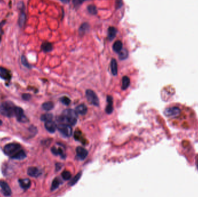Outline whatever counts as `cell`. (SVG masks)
I'll list each match as a JSON object with an SVG mask.
<instances>
[{"mask_svg":"<svg viewBox=\"0 0 198 197\" xmlns=\"http://www.w3.org/2000/svg\"><path fill=\"white\" fill-rule=\"evenodd\" d=\"M88 10L92 15H96L97 13V10L96 7L94 5H89L88 7Z\"/></svg>","mask_w":198,"mask_h":197,"instance_id":"cell-29","label":"cell"},{"mask_svg":"<svg viewBox=\"0 0 198 197\" xmlns=\"http://www.w3.org/2000/svg\"><path fill=\"white\" fill-rule=\"evenodd\" d=\"M51 151H52V153L53 155H60L63 158H65L66 157L65 152L60 147L56 148L55 147H53L51 149Z\"/></svg>","mask_w":198,"mask_h":197,"instance_id":"cell-15","label":"cell"},{"mask_svg":"<svg viewBox=\"0 0 198 197\" xmlns=\"http://www.w3.org/2000/svg\"><path fill=\"white\" fill-rule=\"evenodd\" d=\"M2 124V122L0 120V125H1Z\"/></svg>","mask_w":198,"mask_h":197,"instance_id":"cell-39","label":"cell"},{"mask_svg":"<svg viewBox=\"0 0 198 197\" xmlns=\"http://www.w3.org/2000/svg\"><path fill=\"white\" fill-rule=\"evenodd\" d=\"M42 108L43 110H45L46 111H49L52 110V109L54 108V104L51 101L46 102L42 104Z\"/></svg>","mask_w":198,"mask_h":197,"instance_id":"cell-22","label":"cell"},{"mask_svg":"<svg viewBox=\"0 0 198 197\" xmlns=\"http://www.w3.org/2000/svg\"><path fill=\"white\" fill-rule=\"evenodd\" d=\"M74 138L77 141H79L81 142H83L85 140L83 139V136L82 135V133L81 131L77 130V131H75V134H74Z\"/></svg>","mask_w":198,"mask_h":197,"instance_id":"cell-25","label":"cell"},{"mask_svg":"<svg viewBox=\"0 0 198 197\" xmlns=\"http://www.w3.org/2000/svg\"><path fill=\"white\" fill-rule=\"evenodd\" d=\"M62 165L61 164H60V163H58V164H56V171H59L60 169V168H62Z\"/></svg>","mask_w":198,"mask_h":197,"instance_id":"cell-36","label":"cell"},{"mask_svg":"<svg viewBox=\"0 0 198 197\" xmlns=\"http://www.w3.org/2000/svg\"><path fill=\"white\" fill-rule=\"evenodd\" d=\"M122 90H125L126 89H127L129 85H130V79L129 77L126 76H125L123 77L122 78Z\"/></svg>","mask_w":198,"mask_h":197,"instance_id":"cell-21","label":"cell"},{"mask_svg":"<svg viewBox=\"0 0 198 197\" xmlns=\"http://www.w3.org/2000/svg\"><path fill=\"white\" fill-rule=\"evenodd\" d=\"M0 187L1 188V192L5 196H10L12 194V191L8 183L3 180H0Z\"/></svg>","mask_w":198,"mask_h":197,"instance_id":"cell-8","label":"cell"},{"mask_svg":"<svg viewBox=\"0 0 198 197\" xmlns=\"http://www.w3.org/2000/svg\"><path fill=\"white\" fill-rule=\"evenodd\" d=\"M53 115L51 114H42L41 116V120L43 122H47L49 120H52Z\"/></svg>","mask_w":198,"mask_h":197,"instance_id":"cell-27","label":"cell"},{"mask_svg":"<svg viewBox=\"0 0 198 197\" xmlns=\"http://www.w3.org/2000/svg\"><path fill=\"white\" fill-rule=\"evenodd\" d=\"M196 165H197V168L198 169V156H197V159H196Z\"/></svg>","mask_w":198,"mask_h":197,"instance_id":"cell-38","label":"cell"},{"mask_svg":"<svg viewBox=\"0 0 198 197\" xmlns=\"http://www.w3.org/2000/svg\"><path fill=\"white\" fill-rule=\"evenodd\" d=\"M107 105L105 108V111L107 114H111L113 112V98L111 96L108 95L107 97Z\"/></svg>","mask_w":198,"mask_h":197,"instance_id":"cell-12","label":"cell"},{"mask_svg":"<svg viewBox=\"0 0 198 197\" xmlns=\"http://www.w3.org/2000/svg\"><path fill=\"white\" fill-rule=\"evenodd\" d=\"M76 153H77V157L81 160H85L88 155V152L87 150L81 146H78L77 147Z\"/></svg>","mask_w":198,"mask_h":197,"instance_id":"cell-9","label":"cell"},{"mask_svg":"<svg viewBox=\"0 0 198 197\" xmlns=\"http://www.w3.org/2000/svg\"><path fill=\"white\" fill-rule=\"evenodd\" d=\"M60 101L65 105H68L71 103V100L67 97H63L60 98Z\"/></svg>","mask_w":198,"mask_h":197,"instance_id":"cell-31","label":"cell"},{"mask_svg":"<svg viewBox=\"0 0 198 197\" xmlns=\"http://www.w3.org/2000/svg\"><path fill=\"white\" fill-rule=\"evenodd\" d=\"M117 30L113 27H110L108 29V38L110 41L113 40L116 35Z\"/></svg>","mask_w":198,"mask_h":197,"instance_id":"cell-17","label":"cell"},{"mask_svg":"<svg viewBox=\"0 0 198 197\" xmlns=\"http://www.w3.org/2000/svg\"><path fill=\"white\" fill-rule=\"evenodd\" d=\"M58 130L60 132L61 134L66 137H70L72 135L73 130L71 127V125L66 123L59 124L57 126Z\"/></svg>","mask_w":198,"mask_h":197,"instance_id":"cell-6","label":"cell"},{"mask_svg":"<svg viewBox=\"0 0 198 197\" xmlns=\"http://www.w3.org/2000/svg\"><path fill=\"white\" fill-rule=\"evenodd\" d=\"M0 78L4 80H10L11 78L10 71L3 67H0Z\"/></svg>","mask_w":198,"mask_h":197,"instance_id":"cell-14","label":"cell"},{"mask_svg":"<svg viewBox=\"0 0 198 197\" xmlns=\"http://www.w3.org/2000/svg\"><path fill=\"white\" fill-rule=\"evenodd\" d=\"M75 111L78 114H81V115H85V114H86V113L88 112V108L85 105L81 104V105H78L76 108Z\"/></svg>","mask_w":198,"mask_h":197,"instance_id":"cell-16","label":"cell"},{"mask_svg":"<svg viewBox=\"0 0 198 197\" xmlns=\"http://www.w3.org/2000/svg\"><path fill=\"white\" fill-rule=\"evenodd\" d=\"M165 115L174 127L181 129H189L196 123L194 112L189 108L180 104H173L165 110Z\"/></svg>","mask_w":198,"mask_h":197,"instance_id":"cell-1","label":"cell"},{"mask_svg":"<svg viewBox=\"0 0 198 197\" xmlns=\"http://www.w3.org/2000/svg\"><path fill=\"white\" fill-rule=\"evenodd\" d=\"M122 46H123L122 42L121 41H117L115 42L114 43L113 46V50L114 51V52L116 53H119L122 49Z\"/></svg>","mask_w":198,"mask_h":197,"instance_id":"cell-20","label":"cell"},{"mask_svg":"<svg viewBox=\"0 0 198 197\" xmlns=\"http://www.w3.org/2000/svg\"><path fill=\"white\" fill-rule=\"evenodd\" d=\"M45 127L48 132H49L51 133H54L56 130L57 125L56 124V123L54 122H53L52 120H49V121L45 122Z\"/></svg>","mask_w":198,"mask_h":197,"instance_id":"cell-11","label":"cell"},{"mask_svg":"<svg viewBox=\"0 0 198 197\" xmlns=\"http://www.w3.org/2000/svg\"><path fill=\"white\" fill-rule=\"evenodd\" d=\"M16 106L10 101H6L0 105V114L8 117L15 116Z\"/></svg>","mask_w":198,"mask_h":197,"instance_id":"cell-4","label":"cell"},{"mask_svg":"<svg viewBox=\"0 0 198 197\" xmlns=\"http://www.w3.org/2000/svg\"><path fill=\"white\" fill-rule=\"evenodd\" d=\"M60 185V181L57 178H55L52 182L51 191H54L57 189Z\"/></svg>","mask_w":198,"mask_h":197,"instance_id":"cell-28","label":"cell"},{"mask_svg":"<svg viewBox=\"0 0 198 197\" xmlns=\"http://www.w3.org/2000/svg\"><path fill=\"white\" fill-rule=\"evenodd\" d=\"M21 63H22V64H23L24 66H25V67H27V68H30V67H30V65L29 64V62L27 61V59H26V58L25 57V56H21Z\"/></svg>","mask_w":198,"mask_h":197,"instance_id":"cell-33","label":"cell"},{"mask_svg":"<svg viewBox=\"0 0 198 197\" xmlns=\"http://www.w3.org/2000/svg\"><path fill=\"white\" fill-rule=\"evenodd\" d=\"M42 50L45 52H49L53 49L52 45L49 42H43L41 45Z\"/></svg>","mask_w":198,"mask_h":197,"instance_id":"cell-19","label":"cell"},{"mask_svg":"<svg viewBox=\"0 0 198 197\" xmlns=\"http://www.w3.org/2000/svg\"><path fill=\"white\" fill-rule=\"evenodd\" d=\"M31 96L29 94H23L22 95V98L25 101H29L31 99Z\"/></svg>","mask_w":198,"mask_h":197,"instance_id":"cell-35","label":"cell"},{"mask_svg":"<svg viewBox=\"0 0 198 197\" xmlns=\"http://www.w3.org/2000/svg\"><path fill=\"white\" fill-rule=\"evenodd\" d=\"M78 114L73 109H67L63 111L62 114L59 117L58 121L66 124L75 125L77 123Z\"/></svg>","mask_w":198,"mask_h":197,"instance_id":"cell-3","label":"cell"},{"mask_svg":"<svg viewBox=\"0 0 198 197\" xmlns=\"http://www.w3.org/2000/svg\"><path fill=\"white\" fill-rule=\"evenodd\" d=\"M119 53V57L121 60H125L128 57V52L126 49H122Z\"/></svg>","mask_w":198,"mask_h":197,"instance_id":"cell-26","label":"cell"},{"mask_svg":"<svg viewBox=\"0 0 198 197\" xmlns=\"http://www.w3.org/2000/svg\"><path fill=\"white\" fill-rule=\"evenodd\" d=\"M81 175H82V173L79 172L76 176L74 177L73 179H72V180L69 182V185L71 186H73L74 185H75L79 181V179L81 177Z\"/></svg>","mask_w":198,"mask_h":197,"instance_id":"cell-23","label":"cell"},{"mask_svg":"<svg viewBox=\"0 0 198 197\" xmlns=\"http://www.w3.org/2000/svg\"><path fill=\"white\" fill-rule=\"evenodd\" d=\"M27 174L33 177H38L41 175V172L38 168L31 166L28 168Z\"/></svg>","mask_w":198,"mask_h":197,"instance_id":"cell-10","label":"cell"},{"mask_svg":"<svg viewBox=\"0 0 198 197\" xmlns=\"http://www.w3.org/2000/svg\"><path fill=\"white\" fill-rule=\"evenodd\" d=\"M4 153L11 158L17 160H23L26 158V153L22 149L20 144L17 143H10L5 146Z\"/></svg>","mask_w":198,"mask_h":197,"instance_id":"cell-2","label":"cell"},{"mask_svg":"<svg viewBox=\"0 0 198 197\" xmlns=\"http://www.w3.org/2000/svg\"><path fill=\"white\" fill-rule=\"evenodd\" d=\"M15 116L16 117L17 120L21 123H26L29 122L28 118L24 114L23 109L19 106H16L15 109Z\"/></svg>","mask_w":198,"mask_h":197,"instance_id":"cell-7","label":"cell"},{"mask_svg":"<svg viewBox=\"0 0 198 197\" xmlns=\"http://www.w3.org/2000/svg\"><path fill=\"white\" fill-rule=\"evenodd\" d=\"M19 183L21 188L23 190H27L31 186V181L29 179H23L19 180Z\"/></svg>","mask_w":198,"mask_h":197,"instance_id":"cell-13","label":"cell"},{"mask_svg":"<svg viewBox=\"0 0 198 197\" xmlns=\"http://www.w3.org/2000/svg\"><path fill=\"white\" fill-rule=\"evenodd\" d=\"M25 20H26L25 14H24V13H21V16H20V18H19V24L21 26H23Z\"/></svg>","mask_w":198,"mask_h":197,"instance_id":"cell-32","label":"cell"},{"mask_svg":"<svg viewBox=\"0 0 198 197\" xmlns=\"http://www.w3.org/2000/svg\"><path fill=\"white\" fill-rule=\"evenodd\" d=\"M89 29V25L88 23H83L79 28L80 34H84Z\"/></svg>","mask_w":198,"mask_h":197,"instance_id":"cell-24","label":"cell"},{"mask_svg":"<svg viewBox=\"0 0 198 197\" xmlns=\"http://www.w3.org/2000/svg\"><path fill=\"white\" fill-rule=\"evenodd\" d=\"M86 97L88 101L92 105L98 106H99V99L97 94L92 90H87L86 92Z\"/></svg>","mask_w":198,"mask_h":197,"instance_id":"cell-5","label":"cell"},{"mask_svg":"<svg viewBox=\"0 0 198 197\" xmlns=\"http://www.w3.org/2000/svg\"><path fill=\"white\" fill-rule=\"evenodd\" d=\"M62 176L63 179L65 180H69L71 177V174L70 173V172H69L68 171H64L62 174Z\"/></svg>","mask_w":198,"mask_h":197,"instance_id":"cell-30","label":"cell"},{"mask_svg":"<svg viewBox=\"0 0 198 197\" xmlns=\"http://www.w3.org/2000/svg\"><path fill=\"white\" fill-rule=\"evenodd\" d=\"M62 2H63V3H65V4H66V3H68L71 0H60Z\"/></svg>","mask_w":198,"mask_h":197,"instance_id":"cell-37","label":"cell"},{"mask_svg":"<svg viewBox=\"0 0 198 197\" xmlns=\"http://www.w3.org/2000/svg\"><path fill=\"white\" fill-rule=\"evenodd\" d=\"M111 73H113V75L116 76L118 73V64L115 59H113L111 60Z\"/></svg>","mask_w":198,"mask_h":197,"instance_id":"cell-18","label":"cell"},{"mask_svg":"<svg viewBox=\"0 0 198 197\" xmlns=\"http://www.w3.org/2000/svg\"><path fill=\"white\" fill-rule=\"evenodd\" d=\"M85 1H87V0H73V4L75 7H77V6L81 5Z\"/></svg>","mask_w":198,"mask_h":197,"instance_id":"cell-34","label":"cell"}]
</instances>
